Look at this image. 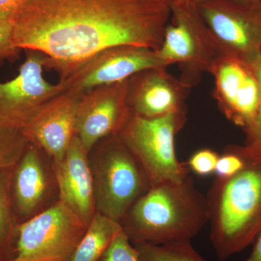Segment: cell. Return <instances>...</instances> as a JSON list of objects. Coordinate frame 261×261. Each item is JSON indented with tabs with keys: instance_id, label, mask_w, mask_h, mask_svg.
I'll list each match as a JSON object with an SVG mask.
<instances>
[{
	"instance_id": "1",
	"label": "cell",
	"mask_w": 261,
	"mask_h": 261,
	"mask_svg": "<svg viewBox=\"0 0 261 261\" xmlns=\"http://www.w3.org/2000/svg\"><path fill=\"white\" fill-rule=\"evenodd\" d=\"M171 0H23L13 13L14 45L39 51L58 72L118 46L158 50Z\"/></svg>"
},
{
	"instance_id": "2",
	"label": "cell",
	"mask_w": 261,
	"mask_h": 261,
	"mask_svg": "<svg viewBox=\"0 0 261 261\" xmlns=\"http://www.w3.org/2000/svg\"><path fill=\"white\" fill-rule=\"evenodd\" d=\"M245 166L216 177L206 196L211 241L220 261L243 251L261 233V151L243 145Z\"/></svg>"
},
{
	"instance_id": "3",
	"label": "cell",
	"mask_w": 261,
	"mask_h": 261,
	"mask_svg": "<svg viewBox=\"0 0 261 261\" xmlns=\"http://www.w3.org/2000/svg\"><path fill=\"white\" fill-rule=\"evenodd\" d=\"M208 221L207 197L189 175L178 183L151 187L130 207L121 224L132 244L159 245L192 240Z\"/></svg>"
},
{
	"instance_id": "4",
	"label": "cell",
	"mask_w": 261,
	"mask_h": 261,
	"mask_svg": "<svg viewBox=\"0 0 261 261\" xmlns=\"http://www.w3.org/2000/svg\"><path fill=\"white\" fill-rule=\"evenodd\" d=\"M186 121L187 114L146 118L132 113L117 135L137 160L150 187L178 183L190 175L187 164L178 161L175 148L176 135Z\"/></svg>"
},
{
	"instance_id": "5",
	"label": "cell",
	"mask_w": 261,
	"mask_h": 261,
	"mask_svg": "<svg viewBox=\"0 0 261 261\" xmlns=\"http://www.w3.org/2000/svg\"><path fill=\"white\" fill-rule=\"evenodd\" d=\"M171 16L158 56L166 66L178 64L179 80L192 88L221 58L210 30L196 5L171 2Z\"/></svg>"
},
{
	"instance_id": "6",
	"label": "cell",
	"mask_w": 261,
	"mask_h": 261,
	"mask_svg": "<svg viewBox=\"0 0 261 261\" xmlns=\"http://www.w3.org/2000/svg\"><path fill=\"white\" fill-rule=\"evenodd\" d=\"M93 178L96 211L120 224L150 188L142 168L118 136L102 146Z\"/></svg>"
},
{
	"instance_id": "7",
	"label": "cell",
	"mask_w": 261,
	"mask_h": 261,
	"mask_svg": "<svg viewBox=\"0 0 261 261\" xmlns=\"http://www.w3.org/2000/svg\"><path fill=\"white\" fill-rule=\"evenodd\" d=\"M87 228L59 200L19 226L13 261H68Z\"/></svg>"
},
{
	"instance_id": "8",
	"label": "cell",
	"mask_w": 261,
	"mask_h": 261,
	"mask_svg": "<svg viewBox=\"0 0 261 261\" xmlns=\"http://www.w3.org/2000/svg\"><path fill=\"white\" fill-rule=\"evenodd\" d=\"M196 7L221 56L252 67L261 54V7L233 0H203Z\"/></svg>"
},
{
	"instance_id": "9",
	"label": "cell",
	"mask_w": 261,
	"mask_h": 261,
	"mask_svg": "<svg viewBox=\"0 0 261 261\" xmlns=\"http://www.w3.org/2000/svg\"><path fill=\"white\" fill-rule=\"evenodd\" d=\"M166 68L155 50L137 46L105 49L58 71L64 92L81 94L97 87L123 82L144 70Z\"/></svg>"
},
{
	"instance_id": "10",
	"label": "cell",
	"mask_w": 261,
	"mask_h": 261,
	"mask_svg": "<svg viewBox=\"0 0 261 261\" xmlns=\"http://www.w3.org/2000/svg\"><path fill=\"white\" fill-rule=\"evenodd\" d=\"M27 51L18 75L9 82H0V126L20 132L43 105L64 92L61 82L53 84L44 80V55Z\"/></svg>"
},
{
	"instance_id": "11",
	"label": "cell",
	"mask_w": 261,
	"mask_h": 261,
	"mask_svg": "<svg viewBox=\"0 0 261 261\" xmlns=\"http://www.w3.org/2000/svg\"><path fill=\"white\" fill-rule=\"evenodd\" d=\"M128 80L102 86L81 94L75 136L87 152L98 141L117 136L132 116L127 102Z\"/></svg>"
},
{
	"instance_id": "12",
	"label": "cell",
	"mask_w": 261,
	"mask_h": 261,
	"mask_svg": "<svg viewBox=\"0 0 261 261\" xmlns=\"http://www.w3.org/2000/svg\"><path fill=\"white\" fill-rule=\"evenodd\" d=\"M214 97L225 116L244 130L251 124L260 103V88L252 67L221 57L211 70Z\"/></svg>"
},
{
	"instance_id": "13",
	"label": "cell",
	"mask_w": 261,
	"mask_h": 261,
	"mask_svg": "<svg viewBox=\"0 0 261 261\" xmlns=\"http://www.w3.org/2000/svg\"><path fill=\"white\" fill-rule=\"evenodd\" d=\"M81 95L63 92L34 113L22 129L29 143L54 160L63 159L75 136L77 106Z\"/></svg>"
},
{
	"instance_id": "14",
	"label": "cell",
	"mask_w": 261,
	"mask_h": 261,
	"mask_svg": "<svg viewBox=\"0 0 261 261\" xmlns=\"http://www.w3.org/2000/svg\"><path fill=\"white\" fill-rule=\"evenodd\" d=\"M166 68H150L128 79L127 102L134 114L146 118L187 114L186 99L191 88Z\"/></svg>"
},
{
	"instance_id": "15",
	"label": "cell",
	"mask_w": 261,
	"mask_h": 261,
	"mask_svg": "<svg viewBox=\"0 0 261 261\" xmlns=\"http://www.w3.org/2000/svg\"><path fill=\"white\" fill-rule=\"evenodd\" d=\"M88 152L75 136L63 159L54 162L60 201L88 227L96 214L94 178Z\"/></svg>"
},
{
	"instance_id": "16",
	"label": "cell",
	"mask_w": 261,
	"mask_h": 261,
	"mask_svg": "<svg viewBox=\"0 0 261 261\" xmlns=\"http://www.w3.org/2000/svg\"><path fill=\"white\" fill-rule=\"evenodd\" d=\"M47 187L37 147L31 144L20 159L15 175V199L20 214L28 215L37 208L44 198Z\"/></svg>"
},
{
	"instance_id": "17",
	"label": "cell",
	"mask_w": 261,
	"mask_h": 261,
	"mask_svg": "<svg viewBox=\"0 0 261 261\" xmlns=\"http://www.w3.org/2000/svg\"><path fill=\"white\" fill-rule=\"evenodd\" d=\"M122 230L119 222L96 212L68 261H99Z\"/></svg>"
},
{
	"instance_id": "18",
	"label": "cell",
	"mask_w": 261,
	"mask_h": 261,
	"mask_svg": "<svg viewBox=\"0 0 261 261\" xmlns=\"http://www.w3.org/2000/svg\"><path fill=\"white\" fill-rule=\"evenodd\" d=\"M138 252L139 261H207L192 246L191 240L169 243L133 244Z\"/></svg>"
},
{
	"instance_id": "19",
	"label": "cell",
	"mask_w": 261,
	"mask_h": 261,
	"mask_svg": "<svg viewBox=\"0 0 261 261\" xmlns=\"http://www.w3.org/2000/svg\"><path fill=\"white\" fill-rule=\"evenodd\" d=\"M10 174L9 171L0 172V261H13L15 255L10 216Z\"/></svg>"
},
{
	"instance_id": "20",
	"label": "cell",
	"mask_w": 261,
	"mask_h": 261,
	"mask_svg": "<svg viewBox=\"0 0 261 261\" xmlns=\"http://www.w3.org/2000/svg\"><path fill=\"white\" fill-rule=\"evenodd\" d=\"M28 145L22 132L0 126V172L9 171L19 162Z\"/></svg>"
},
{
	"instance_id": "21",
	"label": "cell",
	"mask_w": 261,
	"mask_h": 261,
	"mask_svg": "<svg viewBox=\"0 0 261 261\" xmlns=\"http://www.w3.org/2000/svg\"><path fill=\"white\" fill-rule=\"evenodd\" d=\"M245 161L243 146H230L219 156L215 174L219 178L231 177L244 167Z\"/></svg>"
},
{
	"instance_id": "22",
	"label": "cell",
	"mask_w": 261,
	"mask_h": 261,
	"mask_svg": "<svg viewBox=\"0 0 261 261\" xmlns=\"http://www.w3.org/2000/svg\"><path fill=\"white\" fill-rule=\"evenodd\" d=\"M13 13L0 14V63L18 59L20 49L13 43Z\"/></svg>"
},
{
	"instance_id": "23",
	"label": "cell",
	"mask_w": 261,
	"mask_h": 261,
	"mask_svg": "<svg viewBox=\"0 0 261 261\" xmlns=\"http://www.w3.org/2000/svg\"><path fill=\"white\" fill-rule=\"evenodd\" d=\"M99 261H139L138 252L123 229Z\"/></svg>"
},
{
	"instance_id": "24",
	"label": "cell",
	"mask_w": 261,
	"mask_h": 261,
	"mask_svg": "<svg viewBox=\"0 0 261 261\" xmlns=\"http://www.w3.org/2000/svg\"><path fill=\"white\" fill-rule=\"evenodd\" d=\"M219 154L211 149H202L192 154L187 166L192 172L200 176L215 173Z\"/></svg>"
},
{
	"instance_id": "25",
	"label": "cell",
	"mask_w": 261,
	"mask_h": 261,
	"mask_svg": "<svg viewBox=\"0 0 261 261\" xmlns=\"http://www.w3.org/2000/svg\"><path fill=\"white\" fill-rule=\"evenodd\" d=\"M252 68L258 81L261 93V54ZM244 130L246 135V142L245 145L261 151V98L260 106L255 118L251 124Z\"/></svg>"
},
{
	"instance_id": "26",
	"label": "cell",
	"mask_w": 261,
	"mask_h": 261,
	"mask_svg": "<svg viewBox=\"0 0 261 261\" xmlns=\"http://www.w3.org/2000/svg\"><path fill=\"white\" fill-rule=\"evenodd\" d=\"M23 0H0V14L13 13Z\"/></svg>"
},
{
	"instance_id": "27",
	"label": "cell",
	"mask_w": 261,
	"mask_h": 261,
	"mask_svg": "<svg viewBox=\"0 0 261 261\" xmlns=\"http://www.w3.org/2000/svg\"><path fill=\"white\" fill-rule=\"evenodd\" d=\"M251 253L245 261H261V233L254 241Z\"/></svg>"
},
{
	"instance_id": "28",
	"label": "cell",
	"mask_w": 261,
	"mask_h": 261,
	"mask_svg": "<svg viewBox=\"0 0 261 261\" xmlns=\"http://www.w3.org/2000/svg\"><path fill=\"white\" fill-rule=\"evenodd\" d=\"M233 1L243 5H248V6L261 7L260 0H233Z\"/></svg>"
},
{
	"instance_id": "29",
	"label": "cell",
	"mask_w": 261,
	"mask_h": 261,
	"mask_svg": "<svg viewBox=\"0 0 261 261\" xmlns=\"http://www.w3.org/2000/svg\"><path fill=\"white\" fill-rule=\"evenodd\" d=\"M176 1L180 2V3H187V4H190L193 5H197L203 0H176Z\"/></svg>"
},
{
	"instance_id": "30",
	"label": "cell",
	"mask_w": 261,
	"mask_h": 261,
	"mask_svg": "<svg viewBox=\"0 0 261 261\" xmlns=\"http://www.w3.org/2000/svg\"><path fill=\"white\" fill-rule=\"evenodd\" d=\"M260 1H261V0H260Z\"/></svg>"
}]
</instances>
